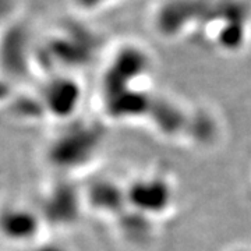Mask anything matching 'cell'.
<instances>
[{
	"instance_id": "1",
	"label": "cell",
	"mask_w": 251,
	"mask_h": 251,
	"mask_svg": "<svg viewBox=\"0 0 251 251\" xmlns=\"http://www.w3.org/2000/svg\"><path fill=\"white\" fill-rule=\"evenodd\" d=\"M45 224L41 212L20 201L0 202V240L29 247L39 237Z\"/></svg>"
},
{
	"instance_id": "2",
	"label": "cell",
	"mask_w": 251,
	"mask_h": 251,
	"mask_svg": "<svg viewBox=\"0 0 251 251\" xmlns=\"http://www.w3.org/2000/svg\"><path fill=\"white\" fill-rule=\"evenodd\" d=\"M18 17L0 36V69L10 75L21 77L29 66L27 31Z\"/></svg>"
},
{
	"instance_id": "3",
	"label": "cell",
	"mask_w": 251,
	"mask_h": 251,
	"mask_svg": "<svg viewBox=\"0 0 251 251\" xmlns=\"http://www.w3.org/2000/svg\"><path fill=\"white\" fill-rule=\"evenodd\" d=\"M44 108L54 117L70 116L77 106L80 90L77 84L66 77H54L44 88Z\"/></svg>"
},
{
	"instance_id": "4",
	"label": "cell",
	"mask_w": 251,
	"mask_h": 251,
	"mask_svg": "<svg viewBox=\"0 0 251 251\" xmlns=\"http://www.w3.org/2000/svg\"><path fill=\"white\" fill-rule=\"evenodd\" d=\"M73 200L74 194L69 187L54 186L50 188L42 201L41 216L44 222L49 224H67L73 219Z\"/></svg>"
},
{
	"instance_id": "5",
	"label": "cell",
	"mask_w": 251,
	"mask_h": 251,
	"mask_svg": "<svg viewBox=\"0 0 251 251\" xmlns=\"http://www.w3.org/2000/svg\"><path fill=\"white\" fill-rule=\"evenodd\" d=\"M23 0H0V36L20 17Z\"/></svg>"
},
{
	"instance_id": "6",
	"label": "cell",
	"mask_w": 251,
	"mask_h": 251,
	"mask_svg": "<svg viewBox=\"0 0 251 251\" xmlns=\"http://www.w3.org/2000/svg\"><path fill=\"white\" fill-rule=\"evenodd\" d=\"M27 251H64L62 247L56 246V244H50V243H42V244H32L27 247Z\"/></svg>"
}]
</instances>
